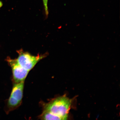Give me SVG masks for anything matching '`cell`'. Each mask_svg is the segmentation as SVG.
Returning <instances> with one entry per match:
<instances>
[{"mask_svg":"<svg viewBox=\"0 0 120 120\" xmlns=\"http://www.w3.org/2000/svg\"><path fill=\"white\" fill-rule=\"evenodd\" d=\"M48 0H43V5H44L45 13L46 16H48L49 14L48 8Z\"/></svg>","mask_w":120,"mask_h":120,"instance_id":"52a82bcc","label":"cell"},{"mask_svg":"<svg viewBox=\"0 0 120 120\" xmlns=\"http://www.w3.org/2000/svg\"><path fill=\"white\" fill-rule=\"evenodd\" d=\"M7 60L11 67L15 83L24 81L29 71L21 66L16 59H11L8 57L7 58Z\"/></svg>","mask_w":120,"mask_h":120,"instance_id":"3957f363","label":"cell"},{"mask_svg":"<svg viewBox=\"0 0 120 120\" xmlns=\"http://www.w3.org/2000/svg\"><path fill=\"white\" fill-rule=\"evenodd\" d=\"M40 118L43 120H63L60 117L45 110L40 115Z\"/></svg>","mask_w":120,"mask_h":120,"instance_id":"5b68a950","label":"cell"},{"mask_svg":"<svg viewBox=\"0 0 120 120\" xmlns=\"http://www.w3.org/2000/svg\"><path fill=\"white\" fill-rule=\"evenodd\" d=\"M21 102L10 97L8 102V107L11 110L16 109L20 105Z\"/></svg>","mask_w":120,"mask_h":120,"instance_id":"8992f818","label":"cell"},{"mask_svg":"<svg viewBox=\"0 0 120 120\" xmlns=\"http://www.w3.org/2000/svg\"><path fill=\"white\" fill-rule=\"evenodd\" d=\"M72 100L65 95L57 98L45 105L44 110L67 120L71 107Z\"/></svg>","mask_w":120,"mask_h":120,"instance_id":"6da1fadb","label":"cell"},{"mask_svg":"<svg viewBox=\"0 0 120 120\" xmlns=\"http://www.w3.org/2000/svg\"><path fill=\"white\" fill-rule=\"evenodd\" d=\"M19 56L16 59L18 62L23 68L30 71L32 69L40 60L47 55L48 53L43 55L38 54L37 56H33L29 52H25L22 49L17 51Z\"/></svg>","mask_w":120,"mask_h":120,"instance_id":"7a4b0ae2","label":"cell"},{"mask_svg":"<svg viewBox=\"0 0 120 120\" xmlns=\"http://www.w3.org/2000/svg\"><path fill=\"white\" fill-rule=\"evenodd\" d=\"M24 81L14 84L10 97L22 103Z\"/></svg>","mask_w":120,"mask_h":120,"instance_id":"277c9868","label":"cell"},{"mask_svg":"<svg viewBox=\"0 0 120 120\" xmlns=\"http://www.w3.org/2000/svg\"><path fill=\"white\" fill-rule=\"evenodd\" d=\"M3 5L1 1H0V7L2 6Z\"/></svg>","mask_w":120,"mask_h":120,"instance_id":"ba28073f","label":"cell"}]
</instances>
